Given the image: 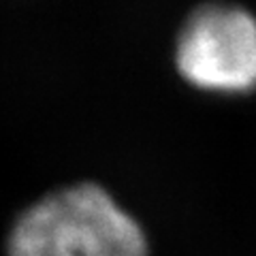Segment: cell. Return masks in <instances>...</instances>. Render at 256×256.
<instances>
[{
  "label": "cell",
  "instance_id": "cell-1",
  "mask_svg": "<svg viewBox=\"0 0 256 256\" xmlns=\"http://www.w3.org/2000/svg\"><path fill=\"white\" fill-rule=\"evenodd\" d=\"M141 224L94 182L47 192L9 235V256H146Z\"/></svg>",
  "mask_w": 256,
  "mask_h": 256
},
{
  "label": "cell",
  "instance_id": "cell-2",
  "mask_svg": "<svg viewBox=\"0 0 256 256\" xmlns=\"http://www.w3.org/2000/svg\"><path fill=\"white\" fill-rule=\"evenodd\" d=\"M178 66L190 82L216 90L256 84V18L235 4H203L178 36Z\"/></svg>",
  "mask_w": 256,
  "mask_h": 256
}]
</instances>
